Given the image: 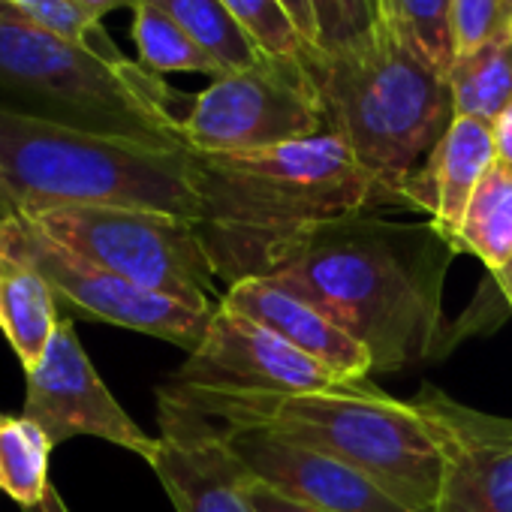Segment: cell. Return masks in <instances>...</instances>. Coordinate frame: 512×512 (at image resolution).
Returning <instances> with one entry per match:
<instances>
[{"instance_id":"1","label":"cell","mask_w":512,"mask_h":512,"mask_svg":"<svg viewBox=\"0 0 512 512\" xmlns=\"http://www.w3.org/2000/svg\"><path fill=\"white\" fill-rule=\"evenodd\" d=\"M196 223L217 281L272 275L323 223L398 205L335 133L244 154H196Z\"/></svg>"},{"instance_id":"2","label":"cell","mask_w":512,"mask_h":512,"mask_svg":"<svg viewBox=\"0 0 512 512\" xmlns=\"http://www.w3.org/2000/svg\"><path fill=\"white\" fill-rule=\"evenodd\" d=\"M449 253L455 247L434 223H395L368 211L317 226L266 278L317 302L365 347L374 371H398L434 350Z\"/></svg>"},{"instance_id":"3","label":"cell","mask_w":512,"mask_h":512,"mask_svg":"<svg viewBox=\"0 0 512 512\" xmlns=\"http://www.w3.org/2000/svg\"><path fill=\"white\" fill-rule=\"evenodd\" d=\"M226 428H256L320 449L392 494L410 512H434L440 455L413 401L362 383L290 395H226L160 386Z\"/></svg>"},{"instance_id":"4","label":"cell","mask_w":512,"mask_h":512,"mask_svg":"<svg viewBox=\"0 0 512 512\" xmlns=\"http://www.w3.org/2000/svg\"><path fill=\"white\" fill-rule=\"evenodd\" d=\"M181 94L124 55H100L0 0V109L79 133L190 148Z\"/></svg>"},{"instance_id":"5","label":"cell","mask_w":512,"mask_h":512,"mask_svg":"<svg viewBox=\"0 0 512 512\" xmlns=\"http://www.w3.org/2000/svg\"><path fill=\"white\" fill-rule=\"evenodd\" d=\"M0 193L4 217L76 205L202 217L196 151L79 133L4 109Z\"/></svg>"},{"instance_id":"6","label":"cell","mask_w":512,"mask_h":512,"mask_svg":"<svg viewBox=\"0 0 512 512\" xmlns=\"http://www.w3.org/2000/svg\"><path fill=\"white\" fill-rule=\"evenodd\" d=\"M329 133L398 202L455 121L449 79L383 19L359 40L308 64Z\"/></svg>"},{"instance_id":"7","label":"cell","mask_w":512,"mask_h":512,"mask_svg":"<svg viewBox=\"0 0 512 512\" xmlns=\"http://www.w3.org/2000/svg\"><path fill=\"white\" fill-rule=\"evenodd\" d=\"M79 260L190 308L214 311L217 272L193 220L133 208H52L19 214Z\"/></svg>"},{"instance_id":"8","label":"cell","mask_w":512,"mask_h":512,"mask_svg":"<svg viewBox=\"0 0 512 512\" xmlns=\"http://www.w3.org/2000/svg\"><path fill=\"white\" fill-rule=\"evenodd\" d=\"M196 154H244L329 133L308 64L263 55L223 73L190 100L181 121Z\"/></svg>"},{"instance_id":"9","label":"cell","mask_w":512,"mask_h":512,"mask_svg":"<svg viewBox=\"0 0 512 512\" xmlns=\"http://www.w3.org/2000/svg\"><path fill=\"white\" fill-rule=\"evenodd\" d=\"M0 244L13 247L49 281L61 317L133 329L193 353L214 311L190 308L172 296L139 287L121 275L97 269L49 238L37 235L22 217H0Z\"/></svg>"},{"instance_id":"10","label":"cell","mask_w":512,"mask_h":512,"mask_svg":"<svg viewBox=\"0 0 512 512\" xmlns=\"http://www.w3.org/2000/svg\"><path fill=\"white\" fill-rule=\"evenodd\" d=\"M25 377L22 413L37 422L55 446L76 437H97L136 452L148 464L157 455V437L145 434L109 392L85 353L73 320H61L43 362Z\"/></svg>"},{"instance_id":"11","label":"cell","mask_w":512,"mask_h":512,"mask_svg":"<svg viewBox=\"0 0 512 512\" xmlns=\"http://www.w3.org/2000/svg\"><path fill=\"white\" fill-rule=\"evenodd\" d=\"M338 383L347 380L220 302L202 344L169 380L178 389L226 395H290Z\"/></svg>"},{"instance_id":"12","label":"cell","mask_w":512,"mask_h":512,"mask_svg":"<svg viewBox=\"0 0 512 512\" xmlns=\"http://www.w3.org/2000/svg\"><path fill=\"white\" fill-rule=\"evenodd\" d=\"M413 407L440 455L434 512H512V419L425 386Z\"/></svg>"},{"instance_id":"13","label":"cell","mask_w":512,"mask_h":512,"mask_svg":"<svg viewBox=\"0 0 512 512\" xmlns=\"http://www.w3.org/2000/svg\"><path fill=\"white\" fill-rule=\"evenodd\" d=\"M223 440L241 470L278 494L326 512H410L356 467L256 428H226Z\"/></svg>"},{"instance_id":"14","label":"cell","mask_w":512,"mask_h":512,"mask_svg":"<svg viewBox=\"0 0 512 512\" xmlns=\"http://www.w3.org/2000/svg\"><path fill=\"white\" fill-rule=\"evenodd\" d=\"M157 455L151 467L178 512H253L247 473L208 416L157 389Z\"/></svg>"},{"instance_id":"15","label":"cell","mask_w":512,"mask_h":512,"mask_svg":"<svg viewBox=\"0 0 512 512\" xmlns=\"http://www.w3.org/2000/svg\"><path fill=\"white\" fill-rule=\"evenodd\" d=\"M220 305L229 311L250 317L266 326L278 338H284L299 353L326 365L347 383H362L374 374L371 356L362 344H356L317 302H311L302 290L278 281V278H247L220 296Z\"/></svg>"},{"instance_id":"16","label":"cell","mask_w":512,"mask_h":512,"mask_svg":"<svg viewBox=\"0 0 512 512\" xmlns=\"http://www.w3.org/2000/svg\"><path fill=\"white\" fill-rule=\"evenodd\" d=\"M497 163L491 124L473 118H455L431 157L407 184V202L431 214V223L440 235L458 250V232L467 214V205Z\"/></svg>"},{"instance_id":"17","label":"cell","mask_w":512,"mask_h":512,"mask_svg":"<svg viewBox=\"0 0 512 512\" xmlns=\"http://www.w3.org/2000/svg\"><path fill=\"white\" fill-rule=\"evenodd\" d=\"M61 320L49 281L22 253L0 244V335L7 338L25 374L43 362Z\"/></svg>"},{"instance_id":"18","label":"cell","mask_w":512,"mask_h":512,"mask_svg":"<svg viewBox=\"0 0 512 512\" xmlns=\"http://www.w3.org/2000/svg\"><path fill=\"white\" fill-rule=\"evenodd\" d=\"M458 250H470L491 275L512 263V169L494 163L479 181L458 232Z\"/></svg>"},{"instance_id":"19","label":"cell","mask_w":512,"mask_h":512,"mask_svg":"<svg viewBox=\"0 0 512 512\" xmlns=\"http://www.w3.org/2000/svg\"><path fill=\"white\" fill-rule=\"evenodd\" d=\"M449 88L455 118L494 124L512 103V40L458 55L449 70Z\"/></svg>"},{"instance_id":"20","label":"cell","mask_w":512,"mask_h":512,"mask_svg":"<svg viewBox=\"0 0 512 512\" xmlns=\"http://www.w3.org/2000/svg\"><path fill=\"white\" fill-rule=\"evenodd\" d=\"M55 443L25 413H0V491L22 509L43 503Z\"/></svg>"},{"instance_id":"21","label":"cell","mask_w":512,"mask_h":512,"mask_svg":"<svg viewBox=\"0 0 512 512\" xmlns=\"http://www.w3.org/2000/svg\"><path fill=\"white\" fill-rule=\"evenodd\" d=\"M166 13L202 52H208L223 73L253 67L263 58L247 31L229 16L220 0H148Z\"/></svg>"},{"instance_id":"22","label":"cell","mask_w":512,"mask_h":512,"mask_svg":"<svg viewBox=\"0 0 512 512\" xmlns=\"http://www.w3.org/2000/svg\"><path fill=\"white\" fill-rule=\"evenodd\" d=\"M133 13V40L139 49V64L157 76L166 73H199L208 79H220V64L202 52L166 13H160L148 0L130 10Z\"/></svg>"},{"instance_id":"23","label":"cell","mask_w":512,"mask_h":512,"mask_svg":"<svg viewBox=\"0 0 512 512\" xmlns=\"http://www.w3.org/2000/svg\"><path fill=\"white\" fill-rule=\"evenodd\" d=\"M452 4L455 0H380V19L446 79L458 58Z\"/></svg>"},{"instance_id":"24","label":"cell","mask_w":512,"mask_h":512,"mask_svg":"<svg viewBox=\"0 0 512 512\" xmlns=\"http://www.w3.org/2000/svg\"><path fill=\"white\" fill-rule=\"evenodd\" d=\"M220 4L269 58L311 64V58L320 52L311 43H305V37L296 31L293 19L278 0H220Z\"/></svg>"},{"instance_id":"25","label":"cell","mask_w":512,"mask_h":512,"mask_svg":"<svg viewBox=\"0 0 512 512\" xmlns=\"http://www.w3.org/2000/svg\"><path fill=\"white\" fill-rule=\"evenodd\" d=\"M34 25L46 28L49 34L70 40L76 46H88L100 55H121V49L109 40L100 19L88 16L76 0H4Z\"/></svg>"},{"instance_id":"26","label":"cell","mask_w":512,"mask_h":512,"mask_svg":"<svg viewBox=\"0 0 512 512\" xmlns=\"http://www.w3.org/2000/svg\"><path fill=\"white\" fill-rule=\"evenodd\" d=\"M452 22L458 55L512 40V0H455Z\"/></svg>"},{"instance_id":"27","label":"cell","mask_w":512,"mask_h":512,"mask_svg":"<svg viewBox=\"0 0 512 512\" xmlns=\"http://www.w3.org/2000/svg\"><path fill=\"white\" fill-rule=\"evenodd\" d=\"M320 52H335L365 37L380 22V0H314Z\"/></svg>"},{"instance_id":"28","label":"cell","mask_w":512,"mask_h":512,"mask_svg":"<svg viewBox=\"0 0 512 512\" xmlns=\"http://www.w3.org/2000/svg\"><path fill=\"white\" fill-rule=\"evenodd\" d=\"M244 491H247V500H250V509L253 512H326V509H314L308 503L290 500V497L278 494L275 488L256 482V479H247Z\"/></svg>"},{"instance_id":"29","label":"cell","mask_w":512,"mask_h":512,"mask_svg":"<svg viewBox=\"0 0 512 512\" xmlns=\"http://www.w3.org/2000/svg\"><path fill=\"white\" fill-rule=\"evenodd\" d=\"M278 4L287 10V16L293 19L296 31L305 37V43H311L314 49H320V25H317L314 0H278Z\"/></svg>"},{"instance_id":"30","label":"cell","mask_w":512,"mask_h":512,"mask_svg":"<svg viewBox=\"0 0 512 512\" xmlns=\"http://www.w3.org/2000/svg\"><path fill=\"white\" fill-rule=\"evenodd\" d=\"M491 133H494V154H497V163L512 169V103L497 115V121L491 124Z\"/></svg>"},{"instance_id":"31","label":"cell","mask_w":512,"mask_h":512,"mask_svg":"<svg viewBox=\"0 0 512 512\" xmlns=\"http://www.w3.org/2000/svg\"><path fill=\"white\" fill-rule=\"evenodd\" d=\"M76 4L88 13V16H94V19H103V16H109L112 10H133L139 0H76Z\"/></svg>"},{"instance_id":"32","label":"cell","mask_w":512,"mask_h":512,"mask_svg":"<svg viewBox=\"0 0 512 512\" xmlns=\"http://www.w3.org/2000/svg\"><path fill=\"white\" fill-rule=\"evenodd\" d=\"M25 512H70V506L64 503L61 491H58V488L52 485V488L46 491L43 503H40V506H34V509H25Z\"/></svg>"},{"instance_id":"33","label":"cell","mask_w":512,"mask_h":512,"mask_svg":"<svg viewBox=\"0 0 512 512\" xmlns=\"http://www.w3.org/2000/svg\"><path fill=\"white\" fill-rule=\"evenodd\" d=\"M497 284H500V290H503V296H506V302L512 305V263L506 266V269H500L497 275Z\"/></svg>"},{"instance_id":"34","label":"cell","mask_w":512,"mask_h":512,"mask_svg":"<svg viewBox=\"0 0 512 512\" xmlns=\"http://www.w3.org/2000/svg\"><path fill=\"white\" fill-rule=\"evenodd\" d=\"M7 214V205H4V193H0V217Z\"/></svg>"}]
</instances>
